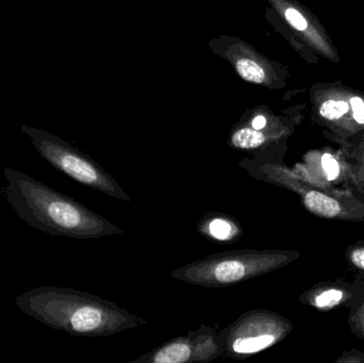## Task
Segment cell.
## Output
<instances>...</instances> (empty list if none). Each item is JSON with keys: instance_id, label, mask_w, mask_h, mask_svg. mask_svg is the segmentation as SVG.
Instances as JSON below:
<instances>
[{"instance_id": "6da1fadb", "label": "cell", "mask_w": 364, "mask_h": 363, "mask_svg": "<svg viewBox=\"0 0 364 363\" xmlns=\"http://www.w3.org/2000/svg\"><path fill=\"white\" fill-rule=\"evenodd\" d=\"M15 303L48 327L83 338L113 336L147 324L115 303L70 288H36L17 296Z\"/></svg>"}, {"instance_id": "7a4b0ae2", "label": "cell", "mask_w": 364, "mask_h": 363, "mask_svg": "<svg viewBox=\"0 0 364 363\" xmlns=\"http://www.w3.org/2000/svg\"><path fill=\"white\" fill-rule=\"evenodd\" d=\"M6 195L17 217L51 236L100 239L126 232L106 217L29 175L4 168Z\"/></svg>"}, {"instance_id": "3957f363", "label": "cell", "mask_w": 364, "mask_h": 363, "mask_svg": "<svg viewBox=\"0 0 364 363\" xmlns=\"http://www.w3.org/2000/svg\"><path fill=\"white\" fill-rule=\"evenodd\" d=\"M299 257V251L284 249L223 251L176 269L172 271L171 276L197 287H233L284 268Z\"/></svg>"}, {"instance_id": "277c9868", "label": "cell", "mask_w": 364, "mask_h": 363, "mask_svg": "<svg viewBox=\"0 0 364 363\" xmlns=\"http://www.w3.org/2000/svg\"><path fill=\"white\" fill-rule=\"evenodd\" d=\"M240 166L258 180L294 192L306 210L316 217L346 222H364V202L350 192L325 190L308 183L296 173L276 160L246 159Z\"/></svg>"}, {"instance_id": "5b68a950", "label": "cell", "mask_w": 364, "mask_h": 363, "mask_svg": "<svg viewBox=\"0 0 364 363\" xmlns=\"http://www.w3.org/2000/svg\"><path fill=\"white\" fill-rule=\"evenodd\" d=\"M21 131L30 139L36 151L55 170L107 196L122 202L132 200L114 177L80 149L45 130L21 126Z\"/></svg>"}, {"instance_id": "8992f818", "label": "cell", "mask_w": 364, "mask_h": 363, "mask_svg": "<svg viewBox=\"0 0 364 363\" xmlns=\"http://www.w3.org/2000/svg\"><path fill=\"white\" fill-rule=\"evenodd\" d=\"M290 320L265 309L246 311L218 332L222 357L243 360L279 343L291 334Z\"/></svg>"}, {"instance_id": "52a82bcc", "label": "cell", "mask_w": 364, "mask_h": 363, "mask_svg": "<svg viewBox=\"0 0 364 363\" xmlns=\"http://www.w3.org/2000/svg\"><path fill=\"white\" fill-rule=\"evenodd\" d=\"M220 357L222 347L218 330L203 324L198 330L171 339L132 363H203Z\"/></svg>"}, {"instance_id": "ba28073f", "label": "cell", "mask_w": 364, "mask_h": 363, "mask_svg": "<svg viewBox=\"0 0 364 363\" xmlns=\"http://www.w3.org/2000/svg\"><path fill=\"white\" fill-rule=\"evenodd\" d=\"M364 293V281L348 283L343 281L323 283L314 286L299 296L306 306L328 311L338 307L350 309Z\"/></svg>"}, {"instance_id": "9c48e42d", "label": "cell", "mask_w": 364, "mask_h": 363, "mask_svg": "<svg viewBox=\"0 0 364 363\" xmlns=\"http://www.w3.org/2000/svg\"><path fill=\"white\" fill-rule=\"evenodd\" d=\"M197 230L201 236L218 242H235L243 236V228L230 215L208 213L199 222Z\"/></svg>"}, {"instance_id": "30bf717a", "label": "cell", "mask_w": 364, "mask_h": 363, "mask_svg": "<svg viewBox=\"0 0 364 363\" xmlns=\"http://www.w3.org/2000/svg\"><path fill=\"white\" fill-rule=\"evenodd\" d=\"M237 74L248 82L269 85L271 75L267 61H261L259 55L242 47V53H235L230 58Z\"/></svg>"}, {"instance_id": "8fae6325", "label": "cell", "mask_w": 364, "mask_h": 363, "mask_svg": "<svg viewBox=\"0 0 364 363\" xmlns=\"http://www.w3.org/2000/svg\"><path fill=\"white\" fill-rule=\"evenodd\" d=\"M350 112V106L344 99L329 98L324 100L318 106V113L321 119L328 123H336L338 125Z\"/></svg>"}, {"instance_id": "7c38bea8", "label": "cell", "mask_w": 364, "mask_h": 363, "mask_svg": "<svg viewBox=\"0 0 364 363\" xmlns=\"http://www.w3.org/2000/svg\"><path fill=\"white\" fill-rule=\"evenodd\" d=\"M352 161L348 163V174L355 187L364 195V136L357 145L356 151L350 153Z\"/></svg>"}, {"instance_id": "4fadbf2b", "label": "cell", "mask_w": 364, "mask_h": 363, "mask_svg": "<svg viewBox=\"0 0 364 363\" xmlns=\"http://www.w3.org/2000/svg\"><path fill=\"white\" fill-rule=\"evenodd\" d=\"M348 310V326L356 336L364 339V293Z\"/></svg>"}, {"instance_id": "5bb4252c", "label": "cell", "mask_w": 364, "mask_h": 363, "mask_svg": "<svg viewBox=\"0 0 364 363\" xmlns=\"http://www.w3.org/2000/svg\"><path fill=\"white\" fill-rule=\"evenodd\" d=\"M323 175L329 183H335L341 176V164L331 153H324L321 157Z\"/></svg>"}, {"instance_id": "9a60e30c", "label": "cell", "mask_w": 364, "mask_h": 363, "mask_svg": "<svg viewBox=\"0 0 364 363\" xmlns=\"http://www.w3.org/2000/svg\"><path fill=\"white\" fill-rule=\"evenodd\" d=\"M346 257L353 268L364 273V241L354 243L346 249Z\"/></svg>"}, {"instance_id": "2e32d148", "label": "cell", "mask_w": 364, "mask_h": 363, "mask_svg": "<svg viewBox=\"0 0 364 363\" xmlns=\"http://www.w3.org/2000/svg\"><path fill=\"white\" fill-rule=\"evenodd\" d=\"M284 16L289 25L297 31L306 32L309 28V23H308L305 15L294 6H289L284 8Z\"/></svg>"}, {"instance_id": "e0dca14e", "label": "cell", "mask_w": 364, "mask_h": 363, "mask_svg": "<svg viewBox=\"0 0 364 363\" xmlns=\"http://www.w3.org/2000/svg\"><path fill=\"white\" fill-rule=\"evenodd\" d=\"M350 106L355 123L364 127V100L359 96H354L350 98Z\"/></svg>"}, {"instance_id": "ac0fdd59", "label": "cell", "mask_w": 364, "mask_h": 363, "mask_svg": "<svg viewBox=\"0 0 364 363\" xmlns=\"http://www.w3.org/2000/svg\"><path fill=\"white\" fill-rule=\"evenodd\" d=\"M269 117H267L265 114H262V113H256V114L252 115L248 121H245V125L250 126L252 129L261 130L263 128L267 127L269 125Z\"/></svg>"}, {"instance_id": "d6986e66", "label": "cell", "mask_w": 364, "mask_h": 363, "mask_svg": "<svg viewBox=\"0 0 364 363\" xmlns=\"http://www.w3.org/2000/svg\"><path fill=\"white\" fill-rule=\"evenodd\" d=\"M337 363H364V353L357 350H352L342 354L339 359L336 360Z\"/></svg>"}]
</instances>
